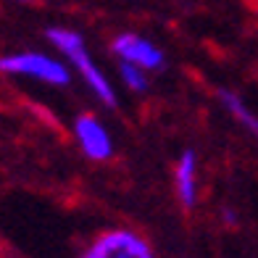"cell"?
I'll list each match as a JSON object with an SVG mask.
<instances>
[{"instance_id": "obj_1", "label": "cell", "mask_w": 258, "mask_h": 258, "mask_svg": "<svg viewBox=\"0 0 258 258\" xmlns=\"http://www.w3.org/2000/svg\"><path fill=\"white\" fill-rule=\"evenodd\" d=\"M45 37L53 48L61 53V58L82 77V82L90 87V92L95 95L103 105H116V90L111 85V79L103 74V69L95 63V58L90 55L85 37L77 29L69 27H50L45 32Z\"/></svg>"}, {"instance_id": "obj_2", "label": "cell", "mask_w": 258, "mask_h": 258, "mask_svg": "<svg viewBox=\"0 0 258 258\" xmlns=\"http://www.w3.org/2000/svg\"><path fill=\"white\" fill-rule=\"evenodd\" d=\"M0 74L34 79L48 87H66L72 82V66L63 58L42 50H16L0 55Z\"/></svg>"}, {"instance_id": "obj_3", "label": "cell", "mask_w": 258, "mask_h": 258, "mask_svg": "<svg viewBox=\"0 0 258 258\" xmlns=\"http://www.w3.org/2000/svg\"><path fill=\"white\" fill-rule=\"evenodd\" d=\"M74 258H158L143 232L132 227H111L92 237Z\"/></svg>"}, {"instance_id": "obj_4", "label": "cell", "mask_w": 258, "mask_h": 258, "mask_svg": "<svg viewBox=\"0 0 258 258\" xmlns=\"http://www.w3.org/2000/svg\"><path fill=\"white\" fill-rule=\"evenodd\" d=\"M72 135H74V143L85 158L95 161V163H105L113 158V150H116L113 137L108 135V126L103 124L100 116L79 113L72 124Z\"/></svg>"}, {"instance_id": "obj_5", "label": "cell", "mask_w": 258, "mask_h": 258, "mask_svg": "<svg viewBox=\"0 0 258 258\" xmlns=\"http://www.w3.org/2000/svg\"><path fill=\"white\" fill-rule=\"evenodd\" d=\"M111 53L126 63H137L145 72H161L166 66V55L153 40L143 37L137 32H119L111 40Z\"/></svg>"}, {"instance_id": "obj_6", "label": "cell", "mask_w": 258, "mask_h": 258, "mask_svg": "<svg viewBox=\"0 0 258 258\" xmlns=\"http://www.w3.org/2000/svg\"><path fill=\"white\" fill-rule=\"evenodd\" d=\"M171 184H174V195L184 208H195L198 198H201V163H198L195 150H182L174 161L171 169Z\"/></svg>"}, {"instance_id": "obj_7", "label": "cell", "mask_w": 258, "mask_h": 258, "mask_svg": "<svg viewBox=\"0 0 258 258\" xmlns=\"http://www.w3.org/2000/svg\"><path fill=\"white\" fill-rule=\"evenodd\" d=\"M219 103L224 105V111L240 126H245L253 137H258V116L248 108V103H245L237 92H234V90H219Z\"/></svg>"}, {"instance_id": "obj_8", "label": "cell", "mask_w": 258, "mask_h": 258, "mask_svg": "<svg viewBox=\"0 0 258 258\" xmlns=\"http://www.w3.org/2000/svg\"><path fill=\"white\" fill-rule=\"evenodd\" d=\"M148 74H150V72H145L143 66L119 61V82H121L126 90H132V92H145V90H148Z\"/></svg>"}, {"instance_id": "obj_9", "label": "cell", "mask_w": 258, "mask_h": 258, "mask_svg": "<svg viewBox=\"0 0 258 258\" xmlns=\"http://www.w3.org/2000/svg\"><path fill=\"white\" fill-rule=\"evenodd\" d=\"M16 3H32V0H16Z\"/></svg>"}]
</instances>
